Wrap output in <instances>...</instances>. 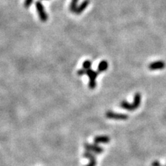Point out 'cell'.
Masks as SVG:
<instances>
[{
    "mask_svg": "<svg viewBox=\"0 0 166 166\" xmlns=\"http://www.w3.org/2000/svg\"><path fill=\"white\" fill-rule=\"evenodd\" d=\"M86 75L89 79V82L88 84L89 87L90 89H94L96 87V77H98V71H95L92 68H90V69L87 70Z\"/></svg>",
    "mask_w": 166,
    "mask_h": 166,
    "instance_id": "6da1fadb",
    "label": "cell"
},
{
    "mask_svg": "<svg viewBox=\"0 0 166 166\" xmlns=\"http://www.w3.org/2000/svg\"><path fill=\"white\" fill-rule=\"evenodd\" d=\"M35 7H36L37 12L39 15V17L40 20L43 22H45L48 20V15L44 9L43 4H42L41 1H37L35 2Z\"/></svg>",
    "mask_w": 166,
    "mask_h": 166,
    "instance_id": "7a4b0ae2",
    "label": "cell"
},
{
    "mask_svg": "<svg viewBox=\"0 0 166 166\" xmlns=\"http://www.w3.org/2000/svg\"><path fill=\"white\" fill-rule=\"evenodd\" d=\"M106 118L109 119H113V120H121L125 121L128 119L129 116L125 114H121V113H116L112 112V111H107L105 113Z\"/></svg>",
    "mask_w": 166,
    "mask_h": 166,
    "instance_id": "3957f363",
    "label": "cell"
},
{
    "mask_svg": "<svg viewBox=\"0 0 166 166\" xmlns=\"http://www.w3.org/2000/svg\"><path fill=\"white\" fill-rule=\"evenodd\" d=\"M84 147L88 152H94L95 154H101L104 151V149L97 144H90L85 143L84 144Z\"/></svg>",
    "mask_w": 166,
    "mask_h": 166,
    "instance_id": "277c9868",
    "label": "cell"
},
{
    "mask_svg": "<svg viewBox=\"0 0 166 166\" xmlns=\"http://www.w3.org/2000/svg\"><path fill=\"white\" fill-rule=\"evenodd\" d=\"M165 63L163 60H159L153 63H150L148 65V68L151 71H156V70H162L165 68Z\"/></svg>",
    "mask_w": 166,
    "mask_h": 166,
    "instance_id": "5b68a950",
    "label": "cell"
},
{
    "mask_svg": "<svg viewBox=\"0 0 166 166\" xmlns=\"http://www.w3.org/2000/svg\"><path fill=\"white\" fill-rule=\"evenodd\" d=\"M83 156L86 159H88L89 160V163L85 166H96V159L94 154H93L92 152L86 151L83 154Z\"/></svg>",
    "mask_w": 166,
    "mask_h": 166,
    "instance_id": "8992f818",
    "label": "cell"
},
{
    "mask_svg": "<svg viewBox=\"0 0 166 166\" xmlns=\"http://www.w3.org/2000/svg\"><path fill=\"white\" fill-rule=\"evenodd\" d=\"M141 103V94L140 93H136L134 96V100L133 103H131L133 110L135 111L136 109H138Z\"/></svg>",
    "mask_w": 166,
    "mask_h": 166,
    "instance_id": "52a82bcc",
    "label": "cell"
},
{
    "mask_svg": "<svg viewBox=\"0 0 166 166\" xmlns=\"http://www.w3.org/2000/svg\"><path fill=\"white\" fill-rule=\"evenodd\" d=\"M89 4H90L89 0H84V1L80 4V5L77 6L76 10H75L74 13H76V15L81 14V13H83V11L87 8V6L89 5Z\"/></svg>",
    "mask_w": 166,
    "mask_h": 166,
    "instance_id": "ba28073f",
    "label": "cell"
},
{
    "mask_svg": "<svg viewBox=\"0 0 166 166\" xmlns=\"http://www.w3.org/2000/svg\"><path fill=\"white\" fill-rule=\"evenodd\" d=\"M94 142L95 144L100 143H108L110 142V138L108 136L101 135V136H97L94 138Z\"/></svg>",
    "mask_w": 166,
    "mask_h": 166,
    "instance_id": "9c48e42d",
    "label": "cell"
},
{
    "mask_svg": "<svg viewBox=\"0 0 166 166\" xmlns=\"http://www.w3.org/2000/svg\"><path fill=\"white\" fill-rule=\"evenodd\" d=\"M108 67H109V63H108V62L107 60H102L98 64V68H97V71H98V74L103 73L105 71H107Z\"/></svg>",
    "mask_w": 166,
    "mask_h": 166,
    "instance_id": "30bf717a",
    "label": "cell"
},
{
    "mask_svg": "<svg viewBox=\"0 0 166 166\" xmlns=\"http://www.w3.org/2000/svg\"><path fill=\"white\" fill-rule=\"evenodd\" d=\"M120 107L123 109L130 111V112H133V108L132 106V104H130V103H128L127 101L126 100H123L122 102H121L120 103Z\"/></svg>",
    "mask_w": 166,
    "mask_h": 166,
    "instance_id": "8fae6325",
    "label": "cell"
},
{
    "mask_svg": "<svg viewBox=\"0 0 166 166\" xmlns=\"http://www.w3.org/2000/svg\"><path fill=\"white\" fill-rule=\"evenodd\" d=\"M79 0H71L69 6V10L71 13H74L77 7V3Z\"/></svg>",
    "mask_w": 166,
    "mask_h": 166,
    "instance_id": "7c38bea8",
    "label": "cell"
},
{
    "mask_svg": "<svg viewBox=\"0 0 166 166\" xmlns=\"http://www.w3.org/2000/svg\"><path fill=\"white\" fill-rule=\"evenodd\" d=\"M92 61L89 60H85L83 63V68H84V69H85V70L90 69L91 67H92Z\"/></svg>",
    "mask_w": 166,
    "mask_h": 166,
    "instance_id": "4fadbf2b",
    "label": "cell"
},
{
    "mask_svg": "<svg viewBox=\"0 0 166 166\" xmlns=\"http://www.w3.org/2000/svg\"><path fill=\"white\" fill-rule=\"evenodd\" d=\"M33 1V0H25V1H24V7L26 8H29L31 5L32 4Z\"/></svg>",
    "mask_w": 166,
    "mask_h": 166,
    "instance_id": "5bb4252c",
    "label": "cell"
},
{
    "mask_svg": "<svg viewBox=\"0 0 166 166\" xmlns=\"http://www.w3.org/2000/svg\"><path fill=\"white\" fill-rule=\"evenodd\" d=\"M86 71H87V70L84 69V68H81V69H79L77 71V74L79 76H83V75H86Z\"/></svg>",
    "mask_w": 166,
    "mask_h": 166,
    "instance_id": "9a60e30c",
    "label": "cell"
},
{
    "mask_svg": "<svg viewBox=\"0 0 166 166\" xmlns=\"http://www.w3.org/2000/svg\"><path fill=\"white\" fill-rule=\"evenodd\" d=\"M152 166H161V163L158 161H154V162H152Z\"/></svg>",
    "mask_w": 166,
    "mask_h": 166,
    "instance_id": "2e32d148",
    "label": "cell"
},
{
    "mask_svg": "<svg viewBox=\"0 0 166 166\" xmlns=\"http://www.w3.org/2000/svg\"><path fill=\"white\" fill-rule=\"evenodd\" d=\"M165 166H166V165H165Z\"/></svg>",
    "mask_w": 166,
    "mask_h": 166,
    "instance_id": "e0dca14e",
    "label": "cell"
}]
</instances>
